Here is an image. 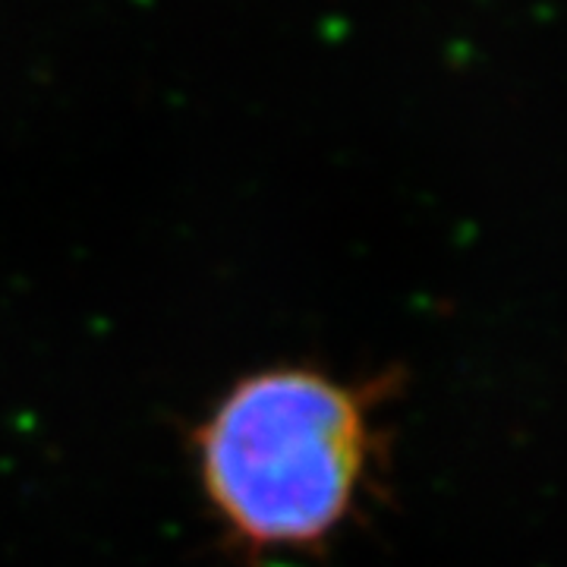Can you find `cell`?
I'll return each instance as SVG.
<instances>
[{
    "instance_id": "6da1fadb",
    "label": "cell",
    "mask_w": 567,
    "mask_h": 567,
    "mask_svg": "<svg viewBox=\"0 0 567 567\" xmlns=\"http://www.w3.org/2000/svg\"><path fill=\"white\" fill-rule=\"evenodd\" d=\"M394 391V372L341 379L316 363L259 365L221 388L186 439L218 543L246 565L334 546L375 492Z\"/></svg>"
}]
</instances>
